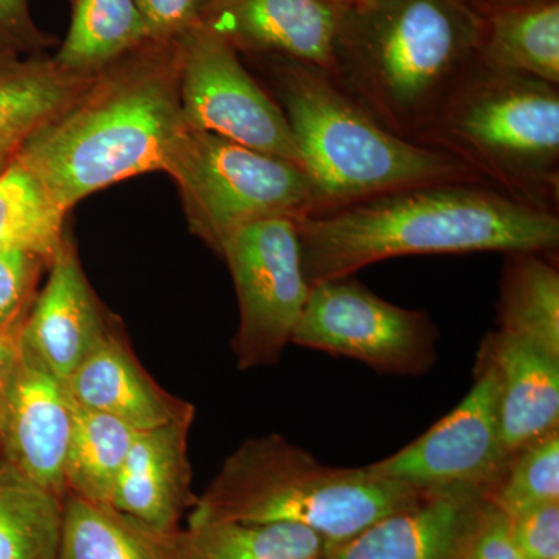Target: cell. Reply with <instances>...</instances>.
<instances>
[{
    "mask_svg": "<svg viewBox=\"0 0 559 559\" xmlns=\"http://www.w3.org/2000/svg\"><path fill=\"white\" fill-rule=\"evenodd\" d=\"M64 498L0 465V559H58Z\"/></svg>",
    "mask_w": 559,
    "mask_h": 559,
    "instance_id": "484cf974",
    "label": "cell"
},
{
    "mask_svg": "<svg viewBox=\"0 0 559 559\" xmlns=\"http://www.w3.org/2000/svg\"><path fill=\"white\" fill-rule=\"evenodd\" d=\"M468 2L484 16V14L491 13V11L506 9V7L525 2V0H468Z\"/></svg>",
    "mask_w": 559,
    "mask_h": 559,
    "instance_id": "e575fe53",
    "label": "cell"
},
{
    "mask_svg": "<svg viewBox=\"0 0 559 559\" xmlns=\"http://www.w3.org/2000/svg\"><path fill=\"white\" fill-rule=\"evenodd\" d=\"M546 253H507L499 330L559 358V271Z\"/></svg>",
    "mask_w": 559,
    "mask_h": 559,
    "instance_id": "cb8c5ba5",
    "label": "cell"
},
{
    "mask_svg": "<svg viewBox=\"0 0 559 559\" xmlns=\"http://www.w3.org/2000/svg\"><path fill=\"white\" fill-rule=\"evenodd\" d=\"M173 535L68 492L58 559H175Z\"/></svg>",
    "mask_w": 559,
    "mask_h": 559,
    "instance_id": "7402d4cb",
    "label": "cell"
},
{
    "mask_svg": "<svg viewBox=\"0 0 559 559\" xmlns=\"http://www.w3.org/2000/svg\"><path fill=\"white\" fill-rule=\"evenodd\" d=\"M252 61L299 146L314 191L312 213L426 183H485L454 157L382 128L329 70L285 58Z\"/></svg>",
    "mask_w": 559,
    "mask_h": 559,
    "instance_id": "277c9868",
    "label": "cell"
},
{
    "mask_svg": "<svg viewBox=\"0 0 559 559\" xmlns=\"http://www.w3.org/2000/svg\"><path fill=\"white\" fill-rule=\"evenodd\" d=\"M138 433L119 419L75 404L64 466L66 491L90 502L110 506Z\"/></svg>",
    "mask_w": 559,
    "mask_h": 559,
    "instance_id": "d4e9b609",
    "label": "cell"
},
{
    "mask_svg": "<svg viewBox=\"0 0 559 559\" xmlns=\"http://www.w3.org/2000/svg\"><path fill=\"white\" fill-rule=\"evenodd\" d=\"M418 145L441 151L511 200L559 205V86L477 66Z\"/></svg>",
    "mask_w": 559,
    "mask_h": 559,
    "instance_id": "8992f818",
    "label": "cell"
},
{
    "mask_svg": "<svg viewBox=\"0 0 559 559\" xmlns=\"http://www.w3.org/2000/svg\"><path fill=\"white\" fill-rule=\"evenodd\" d=\"M240 308L234 353L241 370L272 366L290 344L310 296L297 221L275 216L235 231L224 245Z\"/></svg>",
    "mask_w": 559,
    "mask_h": 559,
    "instance_id": "ba28073f",
    "label": "cell"
},
{
    "mask_svg": "<svg viewBox=\"0 0 559 559\" xmlns=\"http://www.w3.org/2000/svg\"><path fill=\"white\" fill-rule=\"evenodd\" d=\"M66 216L17 157L0 176V250H27L49 264L66 240Z\"/></svg>",
    "mask_w": 559,
    "mask_h": 559,
    "instance_id": "4316f807",
    "label": "cell"
},
{
    "mask_svg": "<svg viewBox=\"0 0 559 559\" xmlns=\"http://www.w3.org/2000/svg\"><path fill=\"white\" fill-rule=\"evenodd\" d=\"M73 409L64 381L22 345L7 406L2 451L11 468L61 498L68 495L64 466Z\"/></svg>",
    "mask_w": 559,
    "mask_h": 559,
    "instance_id": "4fadbf2b",
    "label": "cell"
},
{
    "mask_svg": "<svg viewBox=\"0 0 559 559\" xmlns=\"http://www.w3.org/2000/svg\"><path fill=\"white\" fill-rule=\"evenodd\" d=\"M340 11L323 0H200L198 22L250 60L333 70Z\"/></svg>",
    "mask_w": 559,
    "mask_h": 559,
    "instance_id": "7c38bea8",
    "label": "cell"
},
{
    "mask_svg": "<svg viewBox=\"0 0 559 559\" xmlns=\"http://www.w3.org/2000/svg\"><path fill=\"white\" fill-rule=\"evenodd\" d=\"M44 266L49 264L27 250H0V326L31 308L28 299Z\"/></svg>",
    "mask_w": 559,
    "mask_h": 559,
    "instance_id": "f1b7e54d",
    "label": "cell"
},
{
    "mask_svg": "<svg viewBox=\"0 0 559 559\" xmlns=\"http://www.w3.org/2000/svg\"><path fill=\"white\" fill-rule=\"evenodd\" d=\"M179 38H151L92 76L68 108L17 151L55 202L69 210L132 176L164 171L186 127Z\"/></svg>",
    "mask_w": 559,
    "mask_h": 559,
    "instance_id": "7a4b0ae2",
    "label": "cell"
},
{
    "mask_svg": "<svg viewBox=\"0 0 559 559\" xmlns=\"http://www.w3.org/2000/svg\"><path fill=\"white\" fill-rule=\"evenodd\" d=\"M481 24L468 0H364L340 14L330 73L378 124L418 143L479 66Z\"/></svg>",
    "mask_w": 559,
    "mask_h": 559,
    "instance_id": "3957f363",
    "label": "cell"
},
{
    "mask_svg": "<svg viewBox=\"0 0 559 559\" xmlns=\"http://www.w3.org/2000/svg\"><path fill=\"white\" fill-rule=\"evenodd\" d=\"M460 559H525L511 536L510 518L489 503L484 521Z\"/></svg>",
    "mask_w": 559,
    "mask_h": 559,
    "instance_id": "1f68e13d",
    "label": "cell"
},
{
    "mask_svg": "<svg viewBox=\"0 0 559 559\" xmlns=\"http://www.w3.org/2000/svg\"><path fill=\"white\" fill-rule=\"evenodd\" d=\"M151 38H176L198 22L200 0H134Z\"/></svg>",
    "mask_w": 559,
    "mask_h": 559,
    "instance_id": "d6a6232c",
    "label": "cell"
},
{
    "mask_svg": "<svg viewBox=\"0 0 559 559\" xmlns=\"http://www.w3.org/2000/svg\"><path fill=\"white\" fill-rule=\"evenodd\" d=\"M72 20L51 60L66 72L94 76L151 39L134 0H69Z\"/></svg>",
    "mask_w": 559,
    "mask_h": 559,
    "instance_id": "603a6c76",
    "label": "cell"
},
{
    "mask_svg": "<svg viewBox=\"0 0 559 559\" xmlns=\"http://www.w3.org/2000/svg\"><path fill=\"white\" fill-rule=\"evenodd\" d=\"M488 506L481 492L428 495L331 547L322 559H460Z\"/></svg>",
    "mask_w": 559,
    "mask_h": 559,
    "instance_id": "9a60e30c",
    "label": "cell"
},
{
    "mask_svg": "<svg viewBox=\"0 0 559 559\" xmlns=\"http://www.w3.org/2000/svg\"><path fill=\"white\" fill-rule=\"evenodd\" d=\"M487 499L510 520L559 502V430L514 452Z\"/></svg>",
    "mask_w": 559,
    "mask_h": 559,
    "instance_id": "83f0119b",
    "label": "cell"
},
{
    "mask_svg": "<svg viewBox=\"0 0 559 559\" xmlns=\"http://www.w3.org/2000/svg\"><path fill=\"white\" fill-rule=\"evenodd\" d=\"M511 536L525 559L559 558V502L510 520Z\"/></svg>",
    "mask_w": 559,
    "mask_h": 559,
    "instance_id": "4dcf8cb0",
    "label": "cell"
},
{
    "mask_svg": "<svg viewBox=\"0 0 559 559\" xmlns=\"http://www.w3.org/2000/svg\"><path fill=\"white\" fill-rule=\"evenodd\" d=\"M477 360L495 370L499 423L510 455L559 426V358L498 330L481 341Z\"/></svg>",
    "mask_w": 559,
    "mask_h": 559,
    "instance_id": "ac0fdd59",
    "label": "cell"
},
{
    "mask_svg": "<svg viewBox=\"0 0 559 559\" xmlns=\"http://www.w3.org/2000/svg\"><path fill=\"white\" fill-rule=\"evenodd\" d=\"M49 270L46 286L25 316L22 345L66 381L114 325L106 320L69 240Z\"/></svg>",
    "mask_w": 559,
    "mask_h": 559,
    "instance_id": "5bb4252c",
    "label": "cell"
},
{
    "mask_svg": "<svg viewBox=\"0 0 559 559\" xmlns=\"http://www.w3.org/2000/svg\"><path fill=\"white\" fill-rule=\"evenodd\" d=\"M55 43L33 20L31 0H0V57H38Z\"/></svg>",
    "mask_w": 559,
    "mask_h": 559,
    "instance_id": "f546056e",
    "label": "cell"
},
{
    "mask_svg": "<svg viewBox=\"0 0 559 559\" xmlns=\"http://www.w3.org/2000/svg\"><path fill=\"white\" fill-rule=\"evenodd\" d=\"M437 337L426 312L396 307L345 277L312 286L290 344L415 377L436 362Z\"/></svg>",
    "mask_w": 559,
    "mask_h": 559,
    "instance_id": "30bf717a",
    "label": "cell"
},
{
    "mask_svg": "<svg viewBox=\"0 0 559 559\" xmlns=\"http://www.w3.org/2000/svg\"><path fill=\"white\" fill-rule=\"evenodd\" d=\"M323 2L329 3L330 7H333L340 13H344V11L358 7L364 0H323Z\"/></svg>",
    "mask_w": 559,
    "mask_h": 559,
    "instance_id": "d590c367",
    "label": "cell"
},
{
    "mask_svg": "<svg viewBox=\"0 0 559 559\" xmlns=\"http://www.w3.org/2000/svg\"><path fill=\"white\" fill-rule=\"evenodd\" d=\"M186 124L304 168L288 120L227 40L197 22L178 35Z\"/></svg>",
    "mask_w": 559,
    "mask_h": 559,
    "instance_id": "9c48e42d",
    "label": "cell"
},
{
    "mask_svg": "<svg viewBox=\"0 0 559 559\" xmlns=\"http://www.w3.org/2000/svg\"><path fill=\"white\" fill-rule=\"evenodd\" d=\"M64 385L76 406L109 415L138 432L194 418L190 403L165 392L146 373L116 326Z\"/></svg>",
    "mask_w": 559,
    "mask_h": 559,
    "instance_id": "2e32d148",
    "label": "cell"
},
{
    "mask_svg": "<svg viewBox=\"0 0 559 559\" xmlns=\"http://www.w3.org/2000/svg\"><path fill=\"white\" fill-rule=\"evenodd\" d=\"M164 171L178 187L190 230L218 257L248 224L275 216L299 221L314 212V191L301 168L189 124Z\"/></svg>",
    "mask_w": 559,
    "mask_h": 559,
    "instance_id": "52a82bcc",
    "label": "cell"
},
{
    "mask_svg": "<svg viewBox=\"0 0 559 559\" xmlns=\"http://www.w3.org/2000/svg\"><path fill=\"white\" fill-rule=\"evenodd\" d=\"M510 457L500 433L498 378L477 360L476 381L454 411L396 454L366 468L426 495L488 496Z\"/></svg>",
    "mask_w": 559,
    "mask_h": 559,
    "instance_id": "8fae6325",
    "label": "cell"
},
{
    "mask_svg": "<svg viewBox=\"0 0 559 559\" xmlns=\"http://www.w3.org/2000/svg\"><path fill=\"white\" fill-rule=\"evenodd\" d=\"M51 58L0 57V151L20 150L90 86Z\"/></svg>",
    "mask_w": 559,
    "mask_h": 559,
    "instance_id": "ffe728a7",
    "label": "cell"
},
{
    "mask_svg": "<svg viewBox=\"0 0 559 559\" xmlns=\"http://www.w3.org/2000/svg\"><path fill=\"white\" fill-rule=\"evenodd\" d=\"M175 559H322L330 543L290 522L205 521L173 535Z\"/></svg>",
    "mask_w": 559,
    "mask_h": 559,
    "instance_id": "44dd1931",
    "label": "cell"
},
{
    "mask_svg": "<svg viewBox=\"0 0 559 559\" xmlns=\"http://www.w3.org/2000/svg\"><path fill=\"white\" fill-rule=\"evenodd\" d=\"M17 151L20 150L0 151V176H2V173L9 168L11 162L16 157Z\"/></svg>",
    "mask_w": 559,
    "mask_h": 559,
    "instance_id": "8d00e7d4",
    "label": "cell"
},
{
    "mask_svg": "<svg viewBox=\"0 0 559 559\" xmlns=\"http://www.w3.org/2000/svg\"><path fill=\"white\" fill-rule=\"evenodd\" d=\"M426 496L367 468L323 465L304 448L272 433L246 440L227 457L204 495L194 500L189 524L290 522L318 532L331 549Z\"/></svg>",
    "mask_w": 559,
    "mask_h": 559,
    "instance_id": "5b68a950",
    "label": "cell"
},
{
    "mask_svg": "<svg viewBox=\"0 0 559 559\" xmlns=\"http://www.w3.org/2000/svg\"><path fill=\"white\" fill-rule=\"evenodd\" d=\"M481 20L480 66L559 86L558 0H525Z\"/></svg>",
    "mask_w": 559,
    "mask_h": 559,
    "instance_id": "d6986e66",
    "label": "cell"
},
{
    "mask_svg": "<svg viewBox=\"0 0 559 559\" xmlns=\"http://www.w3.org/2000/svg\"><path fill=\"white\" fill-rule=\"evenodd\" d=\"M308 285L352 277L380 261L432 253H546L559 248V215L487 183H426L297 221Z\"/></svg>",
    "mask_w": 559,
    "mask_h": 559,
    "instance_id": "6da1fadb",
    "label": "cell"
},
{
    "mask_svg": "<svg viewBox=\"0 0 559 559\" xmlns=\"http://www.w3.org/2000/svg\"><path fill=\"white\" fill-rule=\"evenodd\" d=\"M559 559V558H558Z\"/></svg>",
    "mask_w": 559,
    "mask_h": 559,
    "instance_id": "74e56055",
    "label": "cell"
},
{
    "mask_svg": "<svg viewBox=\"0 0 559 559\" xmlns=\"http://www.w3.org/2000/svg\"><path fill=\"white\" fill-rule=\"evenodd\" d=\"M191 423L180 419L138 433L114 489V509L164 535L178 532L183 511L197 500L191 495Z\"/></svg>",
    "mask_w": 559,
    "mask_h": 559,
    "instance_id": "e0dca14e",
    "label": "cell"
},
{
    "mask_svg": "<svg viewBox=\"0 0 559 559\" xmlns=\"http://www.w3.org/2000/svg\"><path fill=\"white\" fill-rule=\"evenodd\" d=\"M28 310L22 312L7 325L0 326V448H2L3 426H5L11 384H13L14 373H16L17 362H20L22 326H24Z\"/></svg>",
    "mask_w": 559,
    "mask_h": 559,
    "instance_id": "836d02e7",
    "label": "cell"
}]
</instances>
